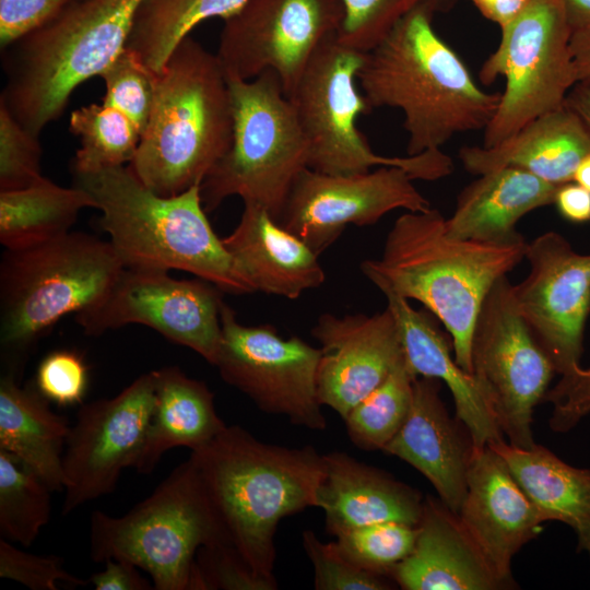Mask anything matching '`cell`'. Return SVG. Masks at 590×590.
Here are the masks:
<instances>
[{
	"label": "cell",
	"mask_w": 590,
	"mask_h": 590,
	"mask_svg": "<svg viewBox=\"0 0 590 590\" xmlns=\"http://www.w3.org/2000/svg\"><path fill=\"white\" fill-rule=\"evenodd\" d=\"M434 0L406 13L365 54L357 80L370 108L403 113L406 154L439 150L459 133L484 130L500 93H487L465 63L436 33Z\"/></svg>",
	"instance_id": "6da1fadb"
},
{
	"label": "cell",
	"mask_w": 590,
	"mask_h": 590,
	"mask_svg": "<svg viewBox=\"0 0 590 590\" xmlns=\"http://www.w3.org/2000/svg\"><path fill=\"white\" fill-rule=\"evenodd\" d=\"M192 461L226 543L274 589V536L280 521L316 507L322 455L312 446L263 442L240 426H226Z\"/></svg>",
	"instance_id": "7a4b0ae2"
},
{
	"label": "cell",
	"mask_w": 590,
	"mask_h": 590,
	"mask_svg": "<svg viewBox=\"0 0 590 590\" xmlns=\"http://www.w3.org/2000/svg\"><path fill=\"white\" fill-rule=\"evenodd\" d=\"M527 244L456 238L437 209L406 211L388 232L381 256L364 260L361 271L380 291L423 304L448 331L457 364L472 374V334L482 303L524 259Z\"/></svg>",
	"instance_id": "3957f363"
},
{
	"label": "cell",
	"mask_w": 590,
	"mask_h": 590,
	"mask_svg": "<svg viewBox=\"0 0 590 590\" xmlns=\"http://www.w3.org/2000/svg\"><path fill=\"white\" fill-rule=\"evenodd\" d=\"M101 211L99 226L126 268L180 270L224 293L256 288L213 231L200 186L172 197L148 188L128 166L73 174Z\"/></svg>",
	"instance_id": "277c9868"
},
{
	"label": "cell",
	"mask_w": 590,
	"mask_h": 590,
	"mask_svg": "<svg viewBox=\"0 0 590 590\" xmlns=\"http://www.w3.org/2000/svg\"><path fill=\"white\" fill-rule=\"evenodd\" d=\"M233 126L222 64L188 35L158 73L151 115L129 167L153 192L177 196L200 186L227 152Z\"/></svg>",
	"instance_id": "5b68a950"
},
{
	"label": "cell",
	"mask_w": 590,
	"mask_h": 590,
	"mask_svg": "<svg viewBox=\"0 0 590 590\" xmlns=\"http://www.w3.org/2000/svg\"><path fill=\"white\" fill-rule=\"evenodd\" d=\"M144 0H71L51 21L2 49L0 104L36 137L73 91L126 49Z\"/></svg>",
	"instance_id": "8992f818"
},
{
	"label": "cell",
	"mask_w": 590,
	"mask_h": 590,
	"mask_svg": "<svg viewBox=\"0 0 590 590\" xmlns=\"http://www.w3.org/2000/svg\"><path fill=\"white\" fill-rule=\"evenodd\" d=\"M125 268L109 240L83 232L4 249L0 262L4 373L19 378L40 338L63 316L98 304Z\"/></svg>",
	"instance_id": "52a82bcc"
},
{
	"label": "cell",
	"mask_w": 590,
	"mask_h": 590,
	"mask_svg": "<svg viewBox=\"0 0 590 590\" xmlns=\"http://www.w3.org/2000/svg\"><path fill=\"white\" fill-rule=\"evenodd\" d=\"M227 81L232 143L200 185L202 205L209 213L238 196L279 222L294 181L308 167L307 140L274 71Z\"/></svg>",
	"instance_id": "ba28073f"
},
{
	"label": "cell",
	"mask_w": 590,
	"mask_h": 590,
	"mask_svg": "<svg viewBox=\"0 0 590 590\" xmlns=\"http://www.w3.org/2000/svg\"><path fill=\"white\" fill-rule=\"evenodd\" d=\"M219 543L227 544L190 458L127 514L91 515L92 560L130 562L151 576L155 590H190L198 551Z\"/></svg>",
	"instance_id": "9c48e42d"
},
{
	"label": "cell",
	"mask_w": 590,
	"mask_h": 590,
	"mask_svg": "<svg viewBox=\"0 0 590 590\" xmlns=\"http://www.w3.org/2000/svg\"><path fill=\"white\" fill-rule=\"evenodd\" d=\"M365 54L342 45L333 35L316 51L287 97L308 143V167L330 175L365 173L396 166L415 179L435 181L453 172L441 149L416 155L375 153L357 127L358 117L371 110L357 88Z\"/></svg>",
	"instance_id": "30bf717a"
},
{
	"label": "cell",
	"mask_w": 590,
	"mask_h": 590,
	"mask_svg": "<svg viewBox=\"0 0 590 590\" xmlns=\"http://www.w3.org/2000/svg\"><path fill=\"white\" fill-rule=\"evenodd\" d=\"M571 26L562 0H531L502 28L496 49L480 70L484 84L504 78L496 113L483 146H495L539 116L562 107L577 83Z\"/></svg>",
	"instance_id": "8fae6325"
},
{
	"label": "cell",
	"mask_w": 590,
	"mask_h": 590,
	"mask_svg": "<svg viewBox=\"0 0 590 590\" xmlns=\"http://www.w3.org/2000/svg\"><path fill=\"white\" fill-rule=\"evenodd\" d=\"M471 363L508 442L532 447L534 409L557 373L518 312L507 275L491 287L482 303L472 334Z\"/></svg>",
	"instance_id": "7c38bea8"
},
{
	"label": "cell",
	"mask_w": 590,
	"mask_h": 590,
	"mask_svg": "<svg viewBox=\"0 0 590 590\" xmlns=\"http://www.w3.org/2000/svg\"><path fill=\"white\" fill-rule=\"evenodd\" d=\"M221 321L214 365L221 378L262 412L286 416L308 429H324L317 388L320 349L296 335L284 339L270 324L244 326L225 302Z\"/></svg>",
	"instance_id": "4fadbf2b"
},
{
	"label": "cell",
	"mask_w": 590,
	"mask_h": 590,
	"mask_svg": "<svg viewBox=\"0 0 590 590\" xmlns=\"http://www.w3.org/2000/svg\"><path fill=\"white\" fill-rule=\"evenodd\" d=\"M224 292L200 278L178 280L169 271L125 268L105 297L75 315L88 335L128 324L146 326L215 365Z\"/></svg>",
	"instance_id": "5bb4252c"
},
{
	"label": "cell",
	"mask_w": 590,
	"mask_h": 590,
	"mask_svg": "<svg viewBox=\"0 0 590 590\" xmlns=\"http://www.w3.org/2000/svg\"><path fill=\"white\" fill-rule=\"evenodd\" d=\"M342 20L341 0H247L224 19L216 56L227 79L274 71L288 97Z\"/></svg>",
	"instance_id": "9a60e30c"
},
{
	"label": "cell",
	"mask_w": 590,
	"mask_h": 590,
	"mask_svg": "<svg viewBox=\"0 0 590 590\" xmlns=\"http://www.w3.org/2000/svg\"><path fill=\"white\" fill-rule=\"evenodd\" d=\"M154 400L150 371L113 398L81 405L63 452V516L113 492L121 471L132 468L145 439Z\"/></svg>",
	"instance_id": "2e32d148"
},
{
	"label": "cell",
	"mask_w": 590,
	"mask_h": 590,
	"mask_svg": "<svg viewBox=\"0 0 590 590\" xmlns=\"http://www.w3.org/2000/svg\"><path fill=\"white\" fill-rule=\"evenodd\" d=\"M413 180L406 170L396 166L350 175H330L307 167L294 181L279 223L320 256L347 225H373L398 209L432 208Z\"/></svg>",
	"instance_id": "e0dca14e"
},
{
	"label": "cell",
	"mask_w": 590,
	"mask_h": 590,
	"mask_svg": "<svg viewBox=\"0 0 590 590\" xmlns=\"http://www.w3.org/2000/svg\"><path fill=\"white\" fill-rule=\"evenodd\" d=\"M529 273L512 285V297L556 373L580 367L583 333L590 314V253L574 250L557 232L527 244Z\"/></svg>",
	"instance_id": "ac0fdd59"
},
{
	"label": "cell",
	"mask_w": 590,
	"mask_h": 590,
	"mask_svg": "<svg viewBox=\"0 0 590 590\" xmlns=\"http://www.w3.org/2000/svg\"><path fill=\"white\" fill-rule=\"evenodd\" d=\"M310 333L320 343L319 400L342 418L404 359L397 323L387 307L370 316L322 314Z\"/></svg>",
	"instance_id": "d6986e66"
},
{
	"label": "cell",
	"mask_w": 590,
	"mask_h": 590,
	"mask_svg": "<svg viewBox=\"0 0 590 590\" xmlns=\"http://www.w3.org/2000/svg\"><path fill=\"white\" fill-rule=\"evenodd\" d=\"M457 515L504 588H514L511 559L545 519L491 446L473 447Z\"/></svg>",
	"instance_id": "ffe728a7"
},
{
	"label": "cell",
	"mask_w": 590,
	"mask_h": 590,
	"mask_svg": "<svg viewBox=\"0 0 590 590\" xmlns=\"http://www.w3.org/2000/svg\"><path fill=\"white\" fill-rule=\"evenodd\" d=\"M440 381L416 377L410 412L400 430L381 450L421 472L439 499L456 515L467 493L473 451L471 437L450 417L440 398Z\"/></svg>",
	"instance_id": "44dd1931"
},
{
	"label": "cell",
	"mask_w": 590,
	"mask_h": 590,
	"mask_svg": "<svg viewBox=\"0 0 590 590\" xmlns=\"http://www.w3.org/2000/svg\"><path fill=\"white\" fill-rule=\"evenodd\" d=\"M322 462L316 507L331 535L382 522L418 524L424 498L417 489L345 452L324 453Z\"/></svg>",
	"instance_id": "7402d4cb"
},
{
	"label": "cell",
	"mask_w": 590,
	"mask_h": 590,
	"mask_svg": "<svg viewBox=\"0 0 590 590\" xmlns=\"http://www.w3.org/2000/svg\"><path fill=\"white\" fill-rule=\"evenodd\" d=\"M404 590L505 589L458 515L427 496L410 554L390 573Z\"/></svg>",
	"instance_id": "603a6c76"
},
{
	"label": "cell",
	"mask_w": 590,
	"mask_h": 590,
	"mask_svg": "<svg viewBox=\"0 0 590 590\" xmlns=\"http://www.w3.org/2000/svg\"><path fill=\"white\" fill-rule=\"evenodd\" d=\"M381 292L397 323L411 371L416 377L438 379L448 387L457 418L467 427L474 447L504 439L479 381L457 364L452 345L429 311L415 309L409 299L391 291Z\"/></svg>",
	"instance_id": "cb8c5ba5"
},
{
	"label": "cell",
	"mask_w": 590,
	"mask_h": 590,
	"mask_svg": "<svg viewBox=\"0 0 590 590\" xmlns=\"http://www.w3.org/2000/svg\"><path fill=\"white\" fill-rule=\"evenodd\" d=\"M222 240L257 292L295 299L324 282L319 256L257 204L244 203L237 226Z\"/></svg>",
	"instance_id": "d4e9b609"
},
{
	"label": "cell",
	"mask_w": 590,
	"mask_h": 590,
	"mask_svg": "<svg viewBox=\"0 0 590 590\" xmlns=\"http://www.w3.org/2000/svg\"><path fill=\"white\" fill-rule=\"evenodd\" d=\"M589 153L590 130L564 104L495 146H463L458 156L473 175L510 166L560 186L573 181L578 164Z\"/></svg>",
	"instance_id": "484cf974"
},
{
	"label": "cell",
	"mask_w": 590,
	"mask_h": 590,
	"mask_svg": "<svg viewBox=\"0 0 590 590\" xmlns=\"http://www.w3.org/2000/svg\"><path fill=\"white\" fill-rule=\"evenodd\" d=\"M557 188L517 167L481 174L459 193L453 213L446 219L447 233L492 244L522 240L517 223L529 212L553 204Z\"/></svg>",
	"instance_id": "4316f807"
},
{
	"label": "cell",
	"mask_w": 590,
	"mask_h": 590,
	"mask_svg": "<svg viewBox=\"0 0 590 590\" xmlns=\"http://www.w3.org/2000/svg\"><path fill=\"white\" fill-rule=\"evenodd\" d=\"M155 400L142 449L132 468L151 473L169 449H198L227 425L219 416L214 394L203 381L187 376L178 366L152 370Z\"/></svg>",
	"instance_id": "83f0119b"
},
{
	"label": "cell",
	"mask_w": 590,
	"mask_h": 590,
	"mask_svg": "<svg viewBox=\"0 0 590 590\" xmlns=\"http://www.w3.org/2000/svg\"><path fill=\"white\" fill-rule=\"evenodd\" d=\"M70 428L34 382L22 387L14 375L2 374L0 450L39 476L52 492L63 489V447Z\"/></svg>",
	"instance_id": "f1b7e54d"
},
{
	"label": "cell",
	"mask_w": 590,
	"mask_h": 590,
	"mask_svg": "<svg viewBox=\"0 0 590 590\" xmlns=\"http://www.w3.org/2000/svg\"><path fill=\"white\" fill-rule=\"evenodd\" d=\"M489 446L545 521L569 526L577 535L578 551L590 556V470L569 465L538 444L520 448L500 439Z\"/></svg>",
	"instance_id": "f546056e"
},
{
	"label": "cell",
	"mask_w": 590,
	"mask_h": 590,
	"mask_svg": "<svg viewBox=\"0 0 590 590\" xmlns=\"http://www.w3.org/2000/svg\"><path fill=\"white\" fill-rule=\"evenodd\" d=\"M86 208L96 203L85 190L46 177L21 190L0 191V243L20 249L61 236Z\"/></svg>",
	"instance_id": "4dcf8cb0"
},
{
	"label": "cell",
	"mask_w": 590,
	"mask_h": 590,
	"mask_svg": "<svg viewBox=\"0 0 590 590\" xmlns=\"http://www.w3.org/2000/svg\"><path fill=\"white\" fill-rule=\"evenodd\" d=\"M247 0H144L134 17L127 48L160 73L170 52L201 22L226 19Z\"/></svg>",
	"instance_id": "1f68e13d"
},
{
	"label": "cell",
	"mask_w": 590,
	"mask_h": 590,
	"mask_svg": "<svg viewBox=\"0 0 590 590\" xmlns=\"http://www.w3.org/2000/svg\"><path fill=\"white\" fill-rule=\"evenodd\" d=\"M70 131L80 139L72 161L73 174L95 173L131 163L141 132L121 111L105 104H90L71 113Z\"/></svg>",
	"instance_id": "d6a6232c"
},
{
	"label": "cell",
	"mask_w": 590,
	"mask_h": 590,
	"mask_svg": "<svg viewBox=\"0 0 590 590\" xmlns=\"http://www.w3.org/2000/svg\"><path fill=\"white\" fill-rule=\"evenodd\" d=\"M416 376L405 358L343 418L351 441L364 450H382L405 422Z\"/></svg>",
	"instance_id": "836d02e7"
},
{
	"label": "cell",
	"mask_w": 590,
	"mask_h": 590,
	"mask_svg": "<svg viewBox=\"0 0 590 590\" xmlns=\"http://www.w3.org/2000/svg\"><path fill=\"white\" fill-rule=\"evenodd\" d=\"M52 491L35 473L0 450V534L31 546L51 516Z\"/></svg>",
	"instance_id": "e575fe53"
},
{
	"label": "cell",
	"mask_w": 590,
	"mask_h": 590,
	"mask_svg": "<svg viewBox=\"0 0 590 590\" xmlns=\"http://www.w3.org/2000/svg\"><path fill=\"white\" fill-rule=\"evenodd\" d=\"M416 534L417 526L382 522L344 531L335 542L355 565L387 577L410 554Z\"/></svg>",
	"instance_id": "d590c367"
},
{
	"label": "cell",
	"mask_w": 590,
	"mask_h": 590,
	"mask_svg": "<svg viewBox=\"0 0 590 590\" xmlns=\"http://www.w3.org/2000/svg\"><path fill=\"white\" fill-rule=\"evenodd\" d=\"M99 76L106 90L103 104L125 114L142 134L153 107L158 73L126 47Z\"/></svg>",
	"instance_id": "8d00e7d4"
},
{
	"label": "cell",
	"mask_w": 590,
	"mask_h": 590,
	"mask_svg": "<svg viewBox=\"0 0 590 590\" xmlns=\"http://www.w3.org/2000/svg\"><path fill=\"white\" fill-rule=\"evenodd\" d=\"M425 0H341L343 20L335 34L344 46L361 52L376 47L393 26Z\"/></svg>",
	"instance_id": "74e56055"
},
{
	"label": "cell",
	"mask_w": 590,
	"mask_h": 590,
	"mask_svg": "<svg viewBox=\"0 0 590 590\" xmlns=\"http://www.w3.org/2000/svg\"><path fill=\"white\" fill-rule=\"evenodd\" d=\"M42 153L39 137L0 104V191L21 190L42 179Z\"/></svg>",
	"instance_id": "f35d334b"
},
{
	"label": "cell",
	"mask_w": 590,
	"mask_h": 590,
	"mask_svg": "<svg viewBox=\"0 0 590 590\" xmlns=\"http://www.w3.org/2000/svg\"><path fill=\"white\" fill-rule=\"evenodd\" d=\"M303 547L314 567L317 590H386L391 586L381 576L351 562L337 542H321L312 530L302 535Z\"/></svg>",
	"instance_id": "ab89813d"
},
{
	"label": "cell",
	"mask_w": 590,
	"mask_h": 590,
	"mask_svg": "<svg viewBox=\"0 0 590 590\" xmlns=\"http://www.w3.org/2000/svg\"><path fill=\"white\" fill-rule=\"evenodd\" d=\"M275 590L258 577L229 545L202 546L196 556L190 590Z\"/></svg>",
	"instance_id": "60d3db41"
},
{
	"label": "cell",
	"mask_w": 590,
	"mask_h": 590,
	"mask_svg": "<svg viewBox=\"0 0 590 590\" xmlns=\"http://www.w3.org/2000/svg\"><path fill=\"white\" fill-rule=\"evenodd\" d=\"M34 384L49 402L60 406L79 404L87 390L88 368L76 351L56 350L39 363Z\"/></svg>",
	"instance_id": "b9f144b4"
},
{
	"label": "cell",
	"mask_w": 590,
	"mask_h": 590,
	"mask_svg": "<svg viewBox=\"0 0 590 590\" xmlns=\"http://www.w3.org/2000/svg\"><path fill=\"white\" fill-rule=\"evenodd\" d=\"M0 576L33 590H57L63 582L71 587L90 582L68 573L60 557L24 552L3 538L0 540Z\"/></svg>",
	"instance_id": "7bdbcfd3"
},
{
	"label": "cell",
	"mask_w": 590,
	"mask_h": 590,
	"mask_svg": "<svg viewBox=\"0 0 590 590\" xmlns=\"http://www.w3.org/2000/svg\"><path fill=\"white\" fill-rule=\"evenodd\" d=\"M544 400L553 405L548 421L552 430H570L590 413V367L580 366L562 375L559 381L547 390Z\"/></svg>",
	"instance_id": "ee69618b"
},
{
	"label": "cell",
	"mask_w": 590,
	"mask_h": 590,
	"mask_svg": "<svg viewBox=\"0 0 590 590\" xmlns=\"http://www.w3.org/2000/svg\"><path fill=\"white\" fill-rule=\"evenodd\" d=\"M71 0H0L1 49L56 17Z\"/></svg>",
	"instance_id": "f6af8a7d"
},
{
	"label": "cell",
	"mask_w": 590,
	"mask_h": 590,
	"mask_svg": "<svg viewBox=\"0 0 590 590\" xmlns=\"http://www.w3.org/2000/svg\"><path fill=\"white\" fill-rule=\"evenodd\" d=\"M105 569L93 574L88 581L96 590H151L153 582L143 577L139 567L123 559H107Z\"/></svg>",
	"instance_id": "bcb514c9"
},
{
	"label": "cell",
	"mask_w": 590,
	"mask_h": 590,
	"mask_svg": "<svg viewBox=\"0 0 590 590\" xmlns=\"http://www.w3.org/2000/svg\"><path fill=\"white\" fill-rule=\"evenodd\" d=\"M553 204L567 221L573 223L590 221V191L575 181L558 186Z\"/></svg>",
	"instance_id": "7dc6e473"
},
{
	"label": "cell",
	"mask_w": 590,
	"mask_h": 590,
	"mask_svg": "<svg viewBox=\"0 0 590 590\" xmlns=\"http://www.w3.org/2000/svg\"><path fill=\"white\" fill-rule=\"evenodd\" d=\"M477 10L500 28L514 21L531 0H472Z\"/></svg>",
	"instance_id": "c3c4849f"
},
{
	"label": "cell",
	"mask_w": 590,
	"mask_h": 590,
	"mask_svg": "<svg viewBox=\"0 0 590 590\" xmlns=\"http://www.w3.org/2000/svg\"><path fill=\"white\" fill-rule=\"evenodd\" d=\"M570 48L577 82L590 78V28L573 32Z\"/></svg>",
	"instance_id": "681fc988"
},
{
	"label": "cell",
	"mask_w": 590,
	"mask_h": 590,
	"mask_svg": "<svg viewBox=\"0 0 590 590\" xmlns=\"http://www.w3.org/2000/svg\"><path fill=\"white\" fill-rule=\"evenodd\" d=\"M565 105L576 113L590 130V78L578 81L571 87Z\"/></svg>",
	"instance_id": "f907efd6"
},
{
	"label": "cell",
	"mask_w": 590,
	"mask_h": 590,
	"mask_svg": "<svg viewBox=\"0 0 590 590\" xmlns=\"http://www.w3.org/2000/svg\"><path fill=\"white\" fill-rule=\"evenodd\" d=\"M573 32L590 28V0H562Z\"/></svg>",
	"instance_id": "816d5d0a"
},
{
	"label": "cell",
	"mask_w": 590,
	"mask_h": 590,
	"mask_svg": "<svg viewBox=\"0 0 590 590\" xmlns=\"http://www.w3.org/2000/svg\"><path fill=\"white\" fill-rule=\"evenodd\" d=\"M573 181L590 191V153L578 164Z\"/></svg>",
	"instance_id": "f5cc1de1"
},
{
	"label": "cell",
	"mask_w": 590,
	"mask_h": 590,
	"mask_svg": "<svg viewBox=\"0 0 590 590\" xmlns=\"http://www.w3.org/2000/svg\"><path fill=\"white\" fill-rule=\"evenodd\" d=\"M438 10L445 9L448 4L452 2V0H434Z\"/></svg>",
	"instance_id": "db71d44e"
}]
</instances>
